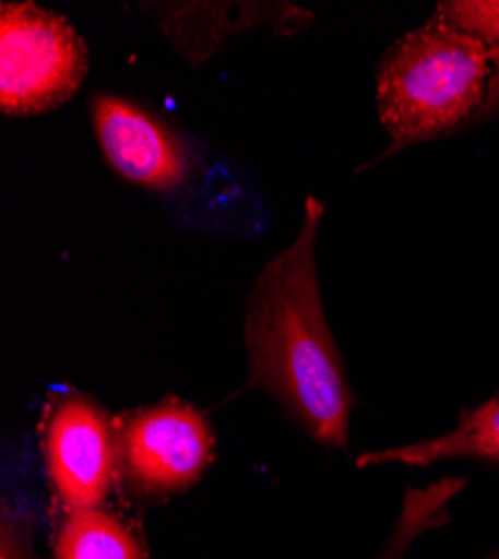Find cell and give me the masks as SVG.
Returning a JSON list of instances; mask_svg holds the SVG:
<instances>
[{
    "label": "cell",
    "mask_w": 499,
    "mask_h": 559,
    "mask_svg": "<svg viewBox=\"0 0 499 559\" xmlns=\"http://www.w3.org/2000/svg\"><path fill=\"white\" fill-rule=\"evenodd\" d=\"M87 70L83 40L61 16L32 3L0 10V108L36 115L70 99Z\"/></svg>",
    "instance_id": "obj_3"
},
{
    "label": "cell",
    "mask_w": 499,
    "mask_h": 559,
    "mask_svg": "<svg viewBox=\"0 0 499 559\" xmlns=\"http://www.w3.org/2000/svg\"><path fill=\"white\" fill-rule=\"evenodd\" d=\"M43 445L50 481L68 510L99 508L121 448L104 409L83 396L63 399L48 418Z\"/></svg>",
    "instance_id": "obj_5"
},
{
    "label": "cell",
    "mask_w": 499,
    "mask_h": 559,
    "mask_svg": "<svg viewBox=\"0 0 499 559\" xmlns=\"http://www.w3.org/2000/svg\"><path fill=\"white\" fill-rule=\"evenodd\" d=\"M95 132L106 159L128 181L168 191L185 181L189 159L177 136L153 115L130 102L97 95Z\"/></svg>",
    "instance_id": "obj_6"
},
{
    "label": "cell",
    "mask_w": 499,
    "mask_h": 559,
    "mask_svg": "<svg viewBox=\"0 0 499 559\" xmlns=\"http://www.w3.org/2000/svg\"><path fill=\"white\" fill-rule=\"evenodd\" d=\"M325 204L307 198L296 240L260 271L245 316L249 385L274 396L330 448L349 439L352 390L325 318L316 240Z\"/></svg>",
    "instance_id": "obj_1"
},
{
    "label": "cell",
    "mask_w": 499,
    "mask_h": 559,
    "mask_svg": "<svg viewBox=\"0 0 499 559\" xmlns=\"http://www.w3.org/2000/svg\"><path fill=\"white\" fill-rule=\"evenodd\" d=\"M0 559H34L32 524L19 510H3L0 520Z\"/></svg>",
    "instance_id": "obj_11"
},
{
    "label": "cell",
    "mask_w": 499,
    "mask_h": 559,
    "mask_svg": "<svg viewBox=\"0 0 499 559\" xmlns=\"http://www.w3.org/2000/svg\"><path fill=\"white\" fill-rule=\"evenodd\" d=\"M119 445L132 479L153 492L193 486L213 459V435L206 418L177 399L134 414Z\"/></svg>",
    "instance_id": "obj_4"
},
{
    "label": "cell",
    "mask_w": 499,
    "mask_h": 559,
    "mask_svg": "<svg viewBox=\"0 0 499 559\" xmlns=\"http://www.w3.org/2000/svg\"><path fill=\"white\" fill-rule=\"evenodd\" d=\"M460 492V481H441L426 490H413L377 559H405L415 539L441 524L448 501Z\"/></svg>",
    "instance_id": "obj_9"
},
{
    "label": "cell",
    "mask_w": 499,
    "mask_h": 559,
    "mask_svg": "<svg viewBox=\"0 0 499 559\" xmlns=\"http://www.w3.org/2000/svg\"><path fill=\"white\" fill-rule=\"evenodd\" d=\"M448 25L477 38L492 59H499V0H448L437 12Z\"/></svg>",
    "instance_id": "obj_10"
},
{
    "label": "cell",
    "mask_w": 499,
    "mask_h": 559,
    "mask_svg": "<svg viewBox=\"0 0 499 559\" xmlns=\"http://www.w3.org/2000/svg\"><path fill=\"white\" fill-rule=\"evenodd\" d=\"M490 76L484 43L435 14L394 43L379 66L381 121L396 144L421 142L482 110Z\"/></svg>",
    "instance_id": "obj_2"
},
{
    "label": "cell",
    "mask_w": 499,
    "mask_h": 559,
    "mask_svg": "<svg viewBox=\"0 0 499 559\" xmlns=\"http://www.w3.org/2000/svg\"><path fill=\"white\" fill-rule=\"evenodd\" d=\"M490 459L499 461V396L466 414L455 430L441 437L401 445L381 452H366L356 465L403 463V465H432L443 459Z\"/></svg>",
    "instance_id": "obj_7"
},
{
    "label": "cell",
    "mask_w": 499,
    "mask_h": 559,
    "mask_svg": "<svg viewBox=\"0 0 499 559\" xmlns=\"http://www.w3.org/2000/svg\"><path fill=\"white\" fill-rule=\"evenodd\" d=\"M490 63H492V76H490V83H488V90H486V99H484L482 112H488L495 106H499V59H492Z\"/></svg>",
    "instance_id": "obj_12"
},
{
    "label": "cell",
    "mask_w": 499,
    "mask_h": 559,
    "mask_svg": "<svg viewBox=\"0 0 499 559\" xmlns=\"http://www.w3.org/2000/svg\"><path fill=\"white\" fill-rule=\"evenodd\" d=\"M55 559H144L134 533L110 512L74 508L59 528Z\"/></svg>",
    "instance_id": "obj_8"
}]
</instances>
